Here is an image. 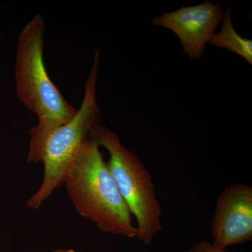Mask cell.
<instances>
[{"instance_id":"6da1fadb","label":"cell","mask_w":252,"mask_h":252,"mask_svg":"<svg viewBox=\"0 0 252 252\" xmlns=\"http://www.w3.org/2000/svg\"><path fill=\"white\" fill-rule=\"evenodd\" d=\"M45 22L34 15L18 34L15 58L16 94L20 102L37 117L30 132L27 162H40L41 150L55 129L75 117L77 109L69 103L51 80L44 59Z\"/></svg>"},{"instance_id":"7a4b0ae2","label":"cell","mask_w":252,"mask_h":252,"mask_svg":"<svg viewBox=\"0 0 252 252\" xmlns=\"http://www.w3.org/2000/svg\"><path fill=\"white\" fill-rule=\"evenodd\" d=\"M99 148L88 137L66 174L63 185L76 211L99 230L137 238L133 218Z\"/></svg>"},{"instance_id":"3957f363","label":"cell","mask_w":252,"mask_h":252,"mask_svg":"<svg viewBox=\"0 0 252 252\" xmlns=\"http://www.w3.org/2000/svg\"><path fill=\"white\" fill-rule=\"evenodd\" d=\"M89 137L108 152L106 162L136 220L137 239L149 245L162 229V209L152 175L139 158L122 144L119 135L101 123L92 127Z\"/></svg>"},{"instance_id":"277c9868","label":"cell","mask_w":252,"mask_h":252,"mask_svg":"<svg viewBox=\"0 0 252 252\" xmlns=\"http://www.w3.org/2000/svg\"><path fill=\"white\" fill-rule=\"evenodd\" d=\"M100 50H96L86 79L80 108L70 122L55 129L41 150L40 162L44 177L39 188L27 201V207L37 210L63 185L66 174L75 160L81 145L94 125L100 124L102 112L97 99Z\"/></svg>"},{"instance_id":"5b68a950","label":"cell","mask_w":252,"mask_h":252,"mask_svg":"<svg viewBox=\"0 0 252 252\" xmlns=\"http://www.w3.org/2000/svg\"><path fill=\"white\" fill-rule=\"evenodd\" d=\"M219 3L205 1L194 6H182L154 18L152 24L167 28L178 36L190 60L200 59L224 16Z\"/></svg>"},{"instance_id":"8992f818","label":"cell","mask_w":252,"mask_h":252,"mask_svg":"<svg viewBox=\"0 0 252 252\" xmlns=\"http://www.w3.org/2000/svg\"><path fill=\"white\" fill-rule=\"evenodd\" d=\"M212 243L220 250L252 240V187L234 183L222 190L211 223Z\"/></svg>"},{"instance_id":"52a82bcc","label":"cell","mask_w":252,"mask_h":252,"mask_svg":"<svg viewBox=\"0 0 252 252\" xmlns=\"http://www.w3.org/2000/svg\"><path fill=\"white\" fill-rule=\"evenodd\" d=\"M231 9L228 8L222 20V27L212 36L209 44L225 49L238 55L252 64V41L240 35L233 27Z\"/></svg>"},{"instance_id":"ba28073f","label":"cell","mask_w":252,"mask_h":252,"mask_svg":"<svg viewBox=\"0 0 252 252\" xmlns=\"http://www.w3.org/2000/svg\"><path fill=\"white\" fill-rule=\"evenodd\" d=\"M184 252H232L226 250H220L216 248L212 243L207 241H201L195 244L191 248Z\"/></svg>"},{"instance_id":"9c48e42d","label":"cell","mask_w":252,"mask_h":252,"mask_svg":"<svg viewBox=\"0 0 252 252\" xmlns=\"http://www.w3.org/2000/svg\"><path fill=\"white\" fill-rule=\"evenodd\" d=\"M53 252H77L73 250H57Z\"/></svg>"}]
</instances>
